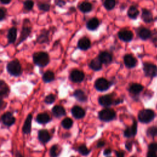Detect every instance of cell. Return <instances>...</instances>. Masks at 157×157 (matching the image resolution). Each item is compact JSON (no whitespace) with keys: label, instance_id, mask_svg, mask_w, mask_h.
I'll return each instance as SVG.
<instances>
[{"label":"cell","instance_id":"1","mask_svg":"<svg viewBox=\"0 0 157 157\" xmlns=\"http://www.w3.org/2000/svg\"><path fill=\"white\" fill-rule=\"evenodd\" d=\"M33 60L36 65L44 67L49 63L50 57L48 54L45 52H38L33 54Z\"/></svg>","mask_w":157,"mask_h":157},{"label":"cell","instance_id":"2","mask_svg":"<svg viewBox=\"0 0 157 157\" xmlns=\"http://www.w3.org/2000/svg\"><path fill=\"white\" fill-rule=\"evenodd\" d=\"M6 69L10 75L15 77L20 76L22 73L21 66L18 59H13L8 63Z\"/></svg>","mask_w":157,"mask_h":157},{"label":"cell","instance_id":"3","mask_svg":"<svg viewBox=\"0 0 157 157\" xmlns=\"http://www.w3.org/2000/svg\"><path fill=\"white\" fill-rule=\"evenodd\" d=\"M155 117V113L150 109H144L139 112L138 118L142 123H147L150 122Z\"/></svg>","mask_w":157,"mask_h":157},{"label":"cell","instance_id":"4","mask_svg":"<svg viewBox=\"0 0 157 157\" xmlns=\"http://www.w3.org/2000/svg\"><path fill=\"white\" fill-rule=\"evenodd\" d=\"M115 117V112L111 109H105L99 112V118L104 121H109L112 120Z\"/></svg>","mask_w":157,"mask_h":157},{"label":"cell","instance_id":"5","mask_svg":"<svg viewBox=\"0 0 157 157\" xmlns=\"http://www.w3.org/2000/svg\"><path fill=\"white\" fill-rule=\"evenodd\" d=\"M144 71L145 74L148 77H155L157 75V66L149 63L144 64Z\"/></svg>","mask_w":157,"mask_h":157},{"label":"cell","instance_id":"6","mask_svg":"<svg viewBox=\"0 0 157 157\" xmlns=\"http://www.w3.org/2000/svg\"><path fill=\"white\" fill-rule=\"evenodd\" d=\"M95 88L97 90L100 91H104L107 90L110 86L108 80L104 78H99L97 79L94 83Z\"/></svg>","mask_w":157,"mask_h":157},{"label":"cell","instance_id":"7","mask_svg":"<svg viewBox=\"0 0 157 157\" xmlns=\"http://www.w3.org/2000/svg\"><path fill=\"white\" fill-rule=\"evenodd\" d=\"M1 119L3 124L7 126H11L15 123L16 121L15 117L10 112H7L4 113L1 116Z\"/></svg>","mask_w":157,"mask_h":157},{"label":"cell","instance_id":"8","mask_svg":"<svg viewBox=\"0 0 157 157\" xmlns=\"http://www.w3.org/2000/svg\"><path fill=\"white\" fill-rule=\"evenodd\" d=\"M32 119H33L32 114H31V113L28 114L25 120V122H24L23 127H22V132H23V134H30V132L31 131Z\"/></svg>","mask_w":157,"mask_h":157},{"label":"cell","instance_id":"9","mask_svg":"<svg viewBox=\"0 0 157 157\" xmlns=\"http://www.w3.org/2000/svg\"><path fill=\"white\" fill-rule=\"evenodd\" d=\"M31 33V27L28 25H25V26L23 25L20 33V38H19L17 45H19L25 40H26L28 38V37L29 36Z\"/></svg>","mask_w":157,"mask_h":157},{"label":"cell","instance_id":"10","mask_svg":"<svg viewBox=\"0 0 157 157\" xmlns=\"http://www.w3.org/2000/svg\"><path fill=\"white\" fill-rule=\"evenodd\" d=\"M84 77H85V75H84L83 72L82 71L77 70V69L72 71L70 75L71 80L72 82H76V83L81 82L83 80Z\"/></svg>","mask_w":157,"mask_h":157},{"label":"cell","instance_id":"11","mask_svg":"<svg viewBox=\"0 0 157 157\" xmlns=\"http://www.w3.org/2000/svg\"><path fill=\"white\" fill-rule=\"evenodd\" d=\"M38 139L42 144L47 143L51 139L50 135L47 129H40L38 131Z\"/></svg>","mask_w":157,"mask_h":157},{"label":"cell","instance_id":"12","mask_svg":"<svg viewBox=\"0 0 157 157\" xmlns=\"http://www.w3.org/2000/svg\"><path fill=\"white\" fill-rule=\"evenodd\" d=\"M118 37L123 41L129 42L133 37V34L131 31L124 29L121 30L118 33Z\"/></svg>","mask_w":157,"mask_h":157},{"label":"cell","instance_id":"13","mask_svg":"<svg viewBox=\"0 0 157 157\" xmlns=\"http://www.w3.org/2000/svg\"><path fill=\"white\" fill-rule=\"evenodd\" d=\"M10 93V89L5 81L0 79V97L7 98Z\"/></svg>","mask_w":157,"mask_h":157},{"label":"cell","instance_id":"14","mask_svg":"<svg viewBox=\"0 0 157 157\" xmlns=\"http://www.w3.org/2000/svg\"><path fill=\"white\" fill-rule=\"evenodd\" d=\"M48 35H49V31L45 29H42L40 31V34L37 36L36 41L39 44H44V43H47L49 40L48 38Z\"/></svg>","mask_w":157,"mask_h":157},{"label":"cell","instance_id":"15","mask_svg":"<svg viewBox=\"0 0 157 157\" xmlns=\"http://www.w3.org/2000/svg\"><path fill=\"white\" fill-rule=\"evenodd\" d=\"M7 39L9 44H13L15 42L17 37V29L16 27L10 28L7 33Z\"/></svg>","mask_w":157,"mask_h":157},{"label":"cell","instance_id":"16","mask_svg":"<svg viewBox=\"0 0 157 157\" xmlns=\"http://www.w3.org/2000/svg\"><path fill=\"white\" fill-rule=\"evenodd\" d=\"M124 64L128 67H134L136 65V58L131 55L128 54L124 56Z\"/></svg>","mask_w":157,"mask_h":157},{"label":"cell","instance_id":"17","mask_svg":"<svg viewBox=\"0 0 157 157\" xmlns=\"http://www.w3.org/2000/svg\"><path fill=\"white\" fill-rule=\"evenodd\" d=\"M71 112L75 118H82L85 115V110L82 107L77 105L73 107L71 110Z\"/></svg>","mask_w":157,"mask_h":157},{"label":"cell","instance_id":"18","mask_svg":"<svg viewBox=\"0 0 157 157\" xmlns=\"http://www.w3.org/2000/svg\"><path fill=\"white\" fill-rule=\"evenodd\" d=\"M91 42L88 38L84 37L81 38L78 42V47L82 50H86L90 47Z\"/></svg>","mask_w":157,"mask_h":157},{"label":"cell","instance_id":"19","mask_svg":"<svg viewBox=\"0 0 157 157\" xmlns=\"http://www.w3.org/2000/svg\"><path fill=\"white\" fill-rule=\"evenodd\" d=\"M137 122L134 120L132 125L130 128H128L124 132V135L127 137H131L136 135L137 132Z\"/></svg>","mask_w":157,"mask_h":157},{"label":"cell","instance_id":"20","mask_svg":"<svg viewBox=\"0 0 157 157\" xmlns=\"http://www.w3.org/2000/svg\"><path fill=\"white\" fill-rule=\"evenodd\" d=\"M98 58L102 63L108 64L112 61V56L110 53L107 52H102L99 55Z\"/></svg>","mask_w":157,"mask_h":157},{"label":"cell","instance_id":"21","mask_svg":"<svg viewBox=\"0 0 157 157\" xmlns=\"http://www.w3.org/2000/svg\"><path fill=\"white\" fill-rule=\"evenodd\" d=\"M50 117L47 113H39L36 117V121L39 124H46L50 121Z\"/></svg>","mask_w":157,"mask_h":157},{"label":"cell","instance_id":"22","mask_svg":"<svg viewBox=\"0 0 157 157\" xmlns=\"http://www.w3.org/2000/svg\"><path fill=\"white\" fill-rule=\"evenodd\" d=\"M52 111L53 115L56 117H61L62 116L65 115V114H66V111H65V109H64V107H62L61 105H56L54 106L52 108Z\"/></svg>","mask_w":157,"mask_h":157},{"label":"cell","instance_id":"23","mask_svg":"<svg viewBox=\"0 0 157 157\" xmlns=\"http://www.w3.org/2000/svg\"><path fill=\"white\" fill-rule=\"evenodd\" d=\"M99 102L102 106L107 107L113 103V100L110 96L104 95L99 98Z\"/></svg>","mask_w":157,"mask_h":157},{"label":"cell","instance_id":"24","mask_svg":"<svg viewBox=\"0 0 157 157\" xmlns=\"http://www.w3.org/2000/svg\"><path fill=\"white\" fill-rule=\"evenodd\" d=\"M99 25V20L96 18L90 19L86 23V27L90 30H95Z\"/></svg>","mask_w":157,"mask_h":157},{"label":"cell","instance_id":"25","mask_svg":"<svg viewBox=\"0 0 157 157\" xmlns=\"http://www.w3.org/2000/svg\"><path fill=\"white\" fill-rule=\"evenodd\" d=\"M90 67L94 71H99L102 67V63L98 58H94L91 61Z\"/></svg>","mask_w":157,"mask_h":157},{"label":"cell","instance_id":"26","mask_svg":"<svg viewBox=\"0 0 157 157\" xmlns=\"http://www.w3.org/2000/svg\"><path fill=\"white\" fill-rule=\"evenodd\" d=\"M55 79V74L51 71H47L42 75V80L45 83H49Z\"/></svg>","mask_w":157,"mask_h":157},{"label":"cell","instance_id":"27","mask_svg":"<svg viewBox=\"0 0 157 157\" xmlns=\"http://www.w3.org/2000/svg\"><path fill=\"white\" fill-rule=\"evenodd\" d=\"M142 18L146 23H150L153 20V16L151 13L147 10L143 9L142 13Z\"/></svg>","mask_w":157,"mask_h":157},{"label":"cell","instance_id":"28","mask_svg":"<svg viewBox=\"0 0 157 157\" xmlns=\"http://www.w3.org/2000/svg\"><path fill=\"white\" fill-rule=\"evenodd\" d=\"M142 90H143L142 85L139 83H132V85H131L129 87V91L134 94H139L140 92L142 91Z\"/></svg>","mask_w":157,"mask_h":157},{"label":"cell","instance_id":"29","mask_svg":"<svg viewBox=\"0 0 157 157\" xmlns=\"http://www.w3.org/2000/svg\"><path fill=\"white\" fill-rule=\"evenodd\" d=\"M74 96L79 101L84 102L86 100V96L85 93L80 90H77L74 93Z\"/></svg>","mask_w":157,"mask_h":157},{"label":"cell","instance_id":"30","mask_svg":"<svg viewBox=\"0 0 157 157\" xmlns=\"http://www.w3.org/2000/svg\"><path fill=\"white\" fill-rule=\"evenodd\" d=\"M139 36L143 40H146L150 37L151 31L147 28H142L139 31Z\"/></svg>","mask_w":157,"mask_h":157},{"label":"cell","instance_id":"31","mask_svg":"<svg viewBox=\"0 0 157 157\" xmlns=\"http://www.w3.org/2000/svg\"><path fill=\"white\" fill-rule=\"evenodd\" d=\"M139 13L138 9L134 6H131L128 10V15L131 18H136Z\"/></svg>","mask_w":157,"mask_h":157},{"label":"cell","instance_id":"32","mask_svg":"<svg viewBox=\"0 0 157 157\" xmlns=\"http://www.w3.org/2000/svg\"><path fill=\"white\" fill-rule=\"evenodd\" d=\"M61 151V149L58 145H53L50 149V155L51 157H57Z\"/></svg>","mask_w":157,"mask_h":157},{"label":"cell","instance_id":"33","mask_svg":"<svg viewBox=\"0 0 157 157\" xmlns=\"http://www.w3.org/2000/svg\"><path fill=\"white\" fill-rule=\"evenodd\" d=\"M79 8H80V10L82 12H83L84 13H86V12H90L92 9V6L88 2H83L80 5Z\"/></svg>","mask_w":157,"mask_h":157},{"label":"cell","instance_id":"34","mask_svg":"<svg viewBox=\"0 0 157 157\" xmlns=\"http://www.w3.org/2000/svg\"><path fill=\"white\" fill-rule=\"evenodd\" d=\"M72 124H73V121H72V119H71L70 118H66L61 122L62 126L65 129L71 128L72 127Z\"/></svg>","mask_w":157,"mask_h":157},{"label":"cell","instance_id":"35","mask_svg":"<svg viewBox=\"0 0 157 157\" xmlns=\"http://www.w3.org/2000/svg\"><path fill=\"white\" fill-rule=\"evenodd\" d=\"M34 6V1L33 0H26L23 2L24 9L28 11L32 10Z\"/></svg>","mask_w":157,"mask_h":157},{"label":"cell","instance_id":"36","mask_svg":"<svg viewBox=\"0 0 157 157\" xmlns=\"http://www.w3.org/2000/svg\"><path fill=\"white\" fill-rule=\"evenodd\" d=\"M104 6L107 10L112 9L115 6V0H105L104 2Z\"/></svg>","mask_w":157,"mask_h":157},{"label":"cell","instance_id":"37","mask_svg":"<svg viewBox=\"0 0 157 157\" xmlns=\"http://www.w3.org/2000/svg\"><path fill=\"white\" fill-rule=\"evenodd\" d=\"M38 8L40 10L43 12H48L50 10V6L46 2H40L38 4Z\"/></svg>","mask_w":157,"mask_h":157},{"label":"cell","instance_id":"38","mask_svg":"<svg viewBox=\"0 0 157 157\" xmlns=\"http://www.w3.org/2000/svg\"><path fill=\"white\" fill-rule=\"evenodd\" d=\"M147 135L150 137H155L157 135V127L151 126L147 129Z\"/></svg>","mask_w":157,"mask_h":157},{"label":"cell","instance_id":"39","mask_svg":"<svg viewBox=\"0 0 157 157\" xmlns=\"http://www.w3.org/2000/svg\"><path fill=\"white\" fill-rule=\"evenodd\" d=\"M55 101V96L53 94H50L47 95L44 99V102L47 104H51L53 103Z\"/></svg>","mask_w":157,"mask_h":157},{"label":"cell","instance_id":"40","mask_svg":"<svg viewBox=\"0 0 157 157\" xmlns=\"http://www.w3.org/2000/svg\"><path fill=\"white\" fill-rule=\"evenodd\" d=\"M78 151L80 154L83 155H86L90 152V150L87 148V147L85 145H80L79 147L78 148Z\"/></svg>","mask_w":157,"mask_h":157},{"label":"cell","instance_id":"41","mask_svg":"<svg viewBox=\"0 0 157 157\" xmlns=\"http://www.w3.org/2000/svg\"><path fill=\"white\" fill-rule=\"evenodd\" d=\"M148 148H149L150 151H154V152L157 151V143L154 142V143L150 144L148 146Z\"/></svg>","mask_w":157,"mask_h":157},{"label":"cell","instance_id":"42","mask_svg":"<svg viewBox=\"0 0 157 157\" xmlns=\"http://www.w3.org/2000/svg\"><path fill=\"white\" fill-rule=\"evenodd\" d=\"M6 15V9L2 7H0V21H2L5 18Z\"/></svg>","mask_w":157,"mask_h":157},{"label":"cell","instance_id":"43","mask_svg":"<svg viewBox=\"0 0 157 157\" xmlns=\"http://www.w3.org/2000/svg\"><path fill=\"white\" fill-rule=\"evenodd\" d=\"M56 4L59 7H62L64 5H65V2L63 0H56L55 2Z\"/></svg>","mask_w":157,"mask_h":157},{"label":"cell","instance_id":"44","mask_svg":"<svg viewBox=\"0 0 157 157\" xmlns=\"http://www.w3.org/2000/svg\"><path fill=\"white\" fill-rule=\"evenodd\" d=\"M147 157H157V154L156 152L149 151L148 153H147Z\"/></svg>","mask_w":157,"mask_h":157},{"label":"cell","instance_id":"45","mask_svg":"<svg viewBox=\"0 0 157 157\" xmlns=\"http://www.w3.org/2000/svg\"><path fill=\"white\" fill-rule=\"evenodd\" d=\"M12 0H0V2L2 4H9Z\"/></svg>","mask_w":157,"mask_h":157},{"label":"cell","instance_id":"46","mask_svg":"<svg viewBox=\"0 0 157 157\" xmlns=\"http://www.w3.org/2000/svg\"><path fill=\"white\" fill-rule=\"evenodd\" d=\"M117 157H124V153L122 151H115Z\"/></svg>","mask_w":157,"mask_h":157},{"label":"cell","instance_id":"47","mask_svg":"<svg viewBox=\"0 0 157 157\" xmlns=\"http://www.w3.org/2000/svg\"><path fill=\"white\" fill-rule=\"evenodd\" d=\"M131 145H132V143L130 142H128L126 144V147L127 148V149L128 150H130L131 148Z\"/></svg>","mask_w":157,"mask_h":157},{"label":"cell","instance_id":"48","mask_svg":"<svg viewBox=\"0 0 157 157\" xmlns=\"http://www.w3.org/2000/svg\"><path fill=\"white\" fill-rule=\"evenodd\" d=\"M111 153V150L109 149V148H107V149H105L104 150V155H108L109 154Z\"/></svg>","mask_w":157,"mask_h":157},{"label":"cell","instance_id":"49","mask_svg":"<svg viewBox=\"0 0 157 157\" xmlns=\"http://www.w3.org/2000/svg\"><path fill=\"white\" fill-rule=\"evenodd\" d=\"M104 142H103V141H100V142H99L98 143L97 147H102V146H104Z\"/></svg>","mask_w":157,"mask_h":157},{"label":"cell","instance_id":"50","mask_svg":"<svg viewBox=\"0 0 157 157\" xmlns=\"http://www.w3.org/2000/svg\"><path fill=\"white\" fill-rule=\"evenodd\" d=\"M4 105V102L3 99H2V98L0 97V108L2 107V106Z\"/></svg>","mask_w":157,"mask_h":157},{"label":"cell","instance_id":"51","mask_svg":"<svg viewBox=\"0 0 157 157\" xmlns=\"http://www.w3.org/2000/svg\"><path fill=\"white\" fill-rule=\"evenodd\" d=\"M15 155H16V157H23V156L19 151H17Z\"/></svg>","mask_w":157,"mask_h":157},{"label":"cell","instance_id":"52","mask_svg":"<svg viewBox=\"0 0 157 157\" xmlns=\"http://www.w3.org/2000/svg\"><path fill=\"white\" fill-rule=\"evenodd\" d=\"M109 157H110V156H109Z\"/></svg>","mask_w":157,"mask_h":157}]
</instances>
